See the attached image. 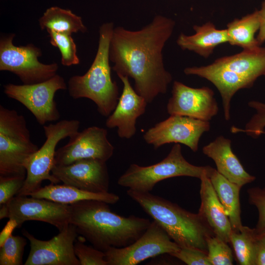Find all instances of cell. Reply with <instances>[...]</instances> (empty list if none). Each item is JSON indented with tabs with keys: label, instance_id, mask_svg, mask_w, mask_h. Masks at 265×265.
<instances>
[{
	"label": "cell",
	"instance_id": "6da1fadb",
	"mask_svg": "<svg viewBox=\"0 0 265 265\" xmlns=\"http://www.w3.org/2000/svg\"><path fill=\"white\" fill-rule=\"evenodd\" d=\"M175 25L172 19L158 15L140 30L114 28L109 51L112 70L118 76L132 79L134 90L148 103L165 94L172 80L164 68L162 51Z\"/></svg>",
	"mask_w": 265,
	"mask_h": 265
},
{
	"label": "cell",
	"instance_id": "7a4b0ae2",
	"mask_svg": "<svg viewBox=\"0 0 265 265\" xmlns=\"http://www.w3.org/2000/svg\"><path fill=\"white\" fill-rule=\"evenodd\" d=\"M109 205L95 200L70 205V224L93 246L104 252L112 247L122 248L132 243L151 223L147 218L115 213Z\"/></svg>",
	"mask_w": 265,
	"mask_h": 265
},
{
	"label": "cell",
	"instance_id": "3957f363",
	"mask_svg": "<svg viewBox=\"0 0 265 265\" xmlns=\"http://www.w3.org/2000/svg\"><path fill=\"white\" fill-rule=\"evenodd\" d=\"M127 193L180 247H195L207 253V239L215 235L198 213L150 192L128 189Z\"/></svg>",
	"mask_w": 265,
	"mask_h": 265
},
{
	"label": "cell",
	"instance_id": "277c9868",
	"mask_svg": "<svg viewBox=\"0 0 265 265\" xmlns=\"http://www.w3.org/2000/svg\"><path fill=\"white\" fill-rule=\"evenodd\" d=\"M114 28L112 22L100 26L98 50L90 67L83 75L72 76L67 82L70 97L91 100L104 117L113 111L119 98V88L112 79L109 64V46Z\"/></svg>",
	"mask_w": 265,
	"mask_h": 265
},
{
	"label": "cell",
	"instance_id": "5b68a950",
	"mask_svg": "<svg viewBox=\"0 0 265 265\" xmlns=\"http://www.w3.org/2000/svg\"><path fill=\"white\" fill-rule=\"evenodd\" d=\"M38 149L24 116L0 105V176H26L25 164Z\"/></svg>",
	"mask_w": 265,
	"mask_h": 265
},
{
	"label": "cell",
	"instance_id": "8992f818",
	"mask_svg": "<svg viewBox=\"0 0 265 265\" xmlns=\"http://www.w3.org/2000/svg\"><path fill=\"white\" fill-rule=\"evenodd\" d=\"M210 167L188 162L182 155L180 144L175 143L168 155L157 163L147 166L131 164L119 178L117 183L131 190L148 192L158 183L166 179L180 176L200 179Z\"/></svg>",
	"mask_w": 265,
	"mask_h": 265
},
{
	"label": "cell",
	"instance_id": "52a82bcc",
	"mask_svg": "<svg viewBox=\"0 0 265 265\" xmlns=\"http://www.w3.org/2000/svg\"><path fill=\"white\" fill-rule=\"evenodd\" d=\"M80 126V122L75 119L62 120L43 126L46 140L26 161V178L23 186L16 195L29 196L41 187L45 180L55 184L60 182L51 174L54 165L56 147L60 140L78 132Z\"/></svg>",
	"mask_w": 265,
	"mask_h": 265
},
{
	"label": "cell",
	"instance_id": "ba28073f",
	"mask_svg": "<svg viewBox=\"0 0 265 265\" xmlns=\"http://www.w3.org/2000/svg\"><path fill=\"white\" fill-rule=\"evenodd\" d=\"M14 33L3 35L0 38V70L16 75L24 84L46 81L57 74L56 63L43 64L40 48L32 44L17 46L13 43Z\"/></svg>",
	"mask_w": 265,
	"mask_h": 265
},
{
	"label": "cell",
	"instance_id": "9c48e42d",
	"mask_svg": "<svg viewBox=\"0 0 265 265\" xmlns=\"http://www.w3.org/2000/svg\"><path fill=\"white\" fill-rule=\"evenodd\" d=\"M4 93L9 98L24 106L41 125L58 120L60 117L54 95L67 89L64 78L56 74L50 79L32 84L8 83L3 85Z\"/></svg>",
	"mask_w": 265,
	"mask_h": 265
},
{
	"label": "cell",
	"instance_id": "30bf717a",
	"mask_svg": "<svg viewBox=\"0 0 265 265\" xmlns=\"http://www.w3.org/2000/svg\"><path fill=\"white\" fill-rule=\"evenodd\" d=\"M180 247L156 221L132 243L122 248L110 247L106 251L108 265H136L159 255L172 254Z\"/></svg>",
	"mask_w": 265,
	"mask_h": 265
},
{
	"label": "cell",
	"instance_id": "8fae6325",
	"mask_svg": "<svg viewBox=\"0 0 265 265\" xmlns=\"http://www.w3.org/2000/svg\"><path fill=\"white\" fill-rule=\"evenodd\" d=\"M22 234L30 247L25 265H80L74 251L79 234L72 224L48 240L37 239L25 229Z\"/></svg>",
	"mask_w": 265,
	"mask_h": 265
},
{
	"label": "cell",
	"instance_id": "7c38bea8",
	"mask_svg": "<svg viewBox=\"0 0 265 265\" xmlns=\"http://www.w3.org/2000/svg\"><path fill=\"white\" fill-rule=\"evenodd\" d=\"M210 129L209 121L187 116L170 115L149 129L143 137L155 149L166 144L175 143L184 144L196 152L202 135Z\"/></svg>",
	"mask_w": 265,
	"mask_h": 265
},
{
	"label": "cell",
	"instance_id": "4fadbf2b",
	"mask_svg": "<svg viewBox=\"0 0 265 265\" xmlns=\"http://www.w3.org/2000/svg\"><path fill=\"white\" fill-rule=\"evenodd\" d=\"M4 205L7 211V218L16 222L17 228L29 220L48 223L59 231L70 224V205L44 198L19 195L15 196Z\"/></svg>",
	"mask_w": 265,
	"mask_h": 265
},
{
	"label": "cell",
	"instance_id": "5bb4252c",
	"mask_svg": "<svg viewBox=\"0 0 265 265\" xmlns=\"http://www.w3.org/2000/svg\"><path fill=\"white\" fill-rule=\"evenodd\" d=\"M103 128L92 126L69 137L67 143L55 152L54 165H66L81 159L107 161L113 155L114 147Z\"/></svg>",
	"mask_w": 265,
	"mask_h": 265
},
{
	"label": "cell",
	"instance_id": "9a60e30c",
	"mask_svg": "<svg viewBox=\"0 0 265 265\" xmlns=\"http://www.w3.org/2000/svg\"><path fill=\"white\" fill-rule=\"evenodd\" d=\"M171 93L166 106L170 115L209 121L218 113V106L214 92L208 87L193 88L174 81Z\"/></svg>",
	"mask_w": 265,
	"mask_h": 265
},
{
	"label": "cell",
	"instance_id": "2e32d148",
	"mask_svg": "<svg viewBox=\"0 0 265 265\" xmlns=\"http://www.w3.org/2000/svg\"><path fill=\"white\" fill-rule=\"evenodd\" d=\"M106 162L81 159L69 165H54L51 173L64 184L93 193L107 192L109 176Z\"/></svg>",
	"mask_w": 265,
	"mask_h": 265
},
{
	"label": "cell",
	"instance_id": "e0dca14e",
	"mask_svg": "<svg viewBox=\"0 0 265 265\" xmlns=\"http://www.w3.org/2000/svg\"><path fill=\"white\" fill-rule=\"evenodd\" d=\"M118 77L123 84L122 92L115 109L107 117L106 125L109 129L117 127L120 137L129 139L135 134L136 120L145 113L148 103L132 86L128 77Z\"/></svg>",
	"mask_w": 265,
	"mask_h": 265
},
{
	"label": "cell",
	"instance_id": "ac0fdd59",
	"mask_svg": "<svg viewBox=\"0 0 265 265\" xmlns=\"http://www.w3.org/2000/svg\"><path fill=\"white\" fill-rule=\"evenodd\" d=\"M187 75H196L211 82L219 92L222 100L224 118H230V103L239 90L250 88L254 82L249 79L213 63L207 66L187 67L184 70Z\"/></svg>",
	"mask_w": 265,
	"mask_h": 265
},
{
	"label": "cell",
	"instance_id": "d6986e66",
	"mask_svg": "<svg viewBox=\"0 0 265 265\" xmlns=\"http://www.w3.org/2000/svg\"><path fill=\"white\" fill-rule=\"evenodd\" d=\"M204 154L215 162L217 171L230 182L242 187L256 178L247 172L231 148V141L223 136L217 137L202 148Z\"/></svg>",
	"mask_w": 265,
	"mask_h": 265
},
{
	"label": "cell",
	"instance_id": "ffe728a7",
	"mask_svg": "<svg viewBox=\"0 0 265 265\" xmlns=\"http://www.w3.org/2000/svg\"><path fill=\"white\" fill-rule=\"evenodd\" d=\"M211 168L200 178L201 206L198 213L215 236L230 243L232 231L231 222L207 175Z\"/></svg>",
	"mask_w": 265,
	"mask_h": 265
},
{
	"label": "cell",
	"instance_id": "44dd1931",
	"mask_svg": "<svg viewBox=\"0 0 265 265\" xmlns=\"http://www.w3.org/2000/svg\"><path fill=\"white\" fill-rule=\"evenodd\" d=\"M193 28L195 32L194 34L186 35L182 33L177 40L178 45L183 50L192 51L208 58L217 46L228 42L226 29H217L211 22L202 26L194 25Z\"/></svg>",
	"mask_w": 265,
	"mask_h": 265
},
{
	"label": "cell",
	"instance_id": "7402d4cb",
	"mask_svg": "<svg viewBox=\"0 0 265 265\" xmlns=\"http://www.w3.org/2000/svg\"><path fill=\"white\" fill-rule=\"evenodd\" d=\"M29 196L67 205L86 200H95L114 204L119 200V196L113 193H93L64 184L51 183L41 187Z\"/></svg>",
	"mask_w": 265,
	"mask_h": 265
},
{
	"label": "cell",
	"instance_id": "603a6c76",
	"mask_svg": "<svg viewBox=\"0 0 265 265\" xmlns=\"http://www.w3.org/2000/svg\"><path fill=\"white\" fill-rule=\"evenodd\" d=\"M216 65L236 72L253 82L261 76L265 77V47L243 50L237 54L216 59Z\"/></svg>",
	"mask_w": 265,
	"mask_h": 265
},
{
	"label": "cell",
	"instance_id": "cb8c5ba5",
	"mask_svg": "<svg viewBox=\"0 0 265 265\" xmlns=\"http://www.w3.org/2000/svg\"><path fill=\"white\" fill-rule=\"evenodd\" d=\"M207 175L229 218L232 230L239 231L243 227L239 202V191L241 187L229 181L212 167Z\"/></svg>",
	"mask_w": 265,
	"mask_h": 265
},
{
	"label": "cell",
	"instance_id": "d4e9b609",
	"mask_svg": "<svg viewBox=\"0 0 265 265\" xmlns=\"http://www.w3.org/2000/svg\"><path fill=\"white\" fill-rule=\"evenodd\" d=\"M260 27L258 10L241 18H236L227 25L228 43L232 46L242 48L243 50H253L261 46L255 34Z\"/></svg>",
	"mask_w": 265,
	"mask_h": 265
},
{
	"label": "cell",
	"instance_id": "484cf974",
	"mask_svg": "<svg viewBox=\"0 0 265 265\" xmlns=\"http://www.w3.org/2000/svg\"><path fill=\"white\" fill-rule=\"evenodd\" d=\"M39 25L41 30H52L70 35L78 32L84 33L87 30L81 17L70 9L58 6L47 8L39 18Z\"/></svg>",
	"mask_w": 265,
	"mask_h": 265
},
{
	"label": "cell",
	"instance_id": "4316f807",
	"mask_svg": "<svg viewBox=\"0 0 265 265\" xmlns=\"http://www.w3.org/2000/svg\"><path fill=\"white\" fill-rule=\"evenodd\" d=\"M256 241L255 228L243 226L238 232L232 230L230 243L239 265H255Z\"/></svg>",
	"mask_w": 265,
	"mask_h": 265
},
{
	"label": "cell",
	"instance_id": "83f0119b",
	"mask_svg": "<svg viewBox=\"0 0 265 265\" xmlns=\"http://www.w3.org/2000/svg\"><path fill=\"white\" fill-rule=\"evenodd\" d=\"M50 37V43L57 47L61 54V63L65 66L79 64L77 46L71 35L47 30Z\"/></svg>",
	"mask_w": 265,
	"mask_h": 265
},
{
	"label": "cell",
	"instance_id": "f1b7e54d",
	"mask_svg": "<svg viewBox=\"0 0 265 265\" xmlns=\"http://www.w3.org/2000/svg\"><path fill=\"white\" fill-rule=\"evenodd\" d=\"M26 239L11 235L0 246V265H23V256Z\"/></svg>",
	"mask_w": 265,
	"mask_h": 265
},
{
	"label": "cell",
	"instance_id": "f546056e",
	"mask_svg": "<svg viewBox=\"0 0 265 265\" xmlns=\"http://www.w3.org/2000/svg\"><path fill=\"white\" fill-rule=\"evenodd\" d=\"M228 243L215 236L207 238V254L211 265H233L232 251Z\"/></svg>",
	"mask_w": 265,
	"mask_h": 265
},
{
	"label": "cell",
	"instance_id": "4dcf8cb0",
	"mask_svg": "<svg viewBox=\"0 0 265 265\" xmlns=\"http://www.w3.org/2000/svg\"><path fill=\"white\" fill-rule=\"evenodd\" d=\"M85 238L80 236L74 244L75 253L80 265H108L106 260L105 252L94 246L85 245Z\"/></svg>",
	"mask_w": 265,
	"mask_h": 265
},
{
	"label": "cell",
	"instance_id": "1f68e13d",
	"mask_svg": "<svg viewBox=\"0 0 265 265\" xmlns=\"http://www.w3.org/2000/svg\"><path fill=\"white\" fill-rule=\"evenodd\" d=\"M248 106L256 110V113L246 124L243 129L234 128L235 133L243 132L256 138L264 133L265 128V104L256 101H251Z\"/></svg>",
	"mask_w": 265,
	"mask_h": 265
},
{
	"label": "cell",
	"instance_id": "d6a6232c",
	"mask_svg": "<svg viewBox=\"0 0 265 265\" xmlns=\"http://www.w3.org/2000/svg\"><path fill=\"white\" fill-rule=\"evenodd\" d=\"M26 176H0V206L16 196L24 186Z\"/></svg>",
	"mask_w": 265,
	"mask_h": 265
},
{
	"label": "cell",
	"instance_id": "836d02e7",
	"mask_svg": "<svg viewBox=\"0 0 265 265\" xmlns=\"http://www.w3.org/2000/svg\"><path fill=\"white\" fill-rule=\"evenodd\" d=\"M170 255L188 265H211L207 253L197 248L180 247Z\"/></svg>",
	"mask_w": 265,
	"mask_h": 265
},
{
	"label": "cell",
	"instance_id": "e575fe53",
	"mask_svg": "<svg viewBox=\"0 0 265 265\" xmlns=\"http://www.w3.org/2000/svg\"><path fill=\"white\" fill-rule=\"evenodd\" d=\"M249 203L257 208L258 219L256 228H265V188L252 187L247 190Z\"/></svg>",
	"mask_w": 265,
	"mask_h": 265
},
{
	"label": "cell",
	"instance_id": "d590c367",
	"mask_svg": "<svg viewBox=\"0 0 265 265\" xmlns=\"http://www.w3.org/2000/svg\"><path fill=\"white\" fill-rule=\"evenodd\" d=\"M260 17V27L256 39L260 46L265 42V0L261 4V8L258 10Z\"/></svg>",
	"mask_w": 265,
	"mask_h": 265
},
{
	"label": "cell",
	"instance_id": "8d00e7d4",
	"mask_svg": "<svg viewBox=\"0 0 265 265\" xmlns=\"http://www.w3.org/2000/svg\"><path fill=\"white\" fill-rule=\"evenodd\" d=\"M255 265H265V242L257 238Z\"/></svg>",
	"mask_w": 265,
	"mask_h": 265
},
{
	"label": "cell",
	"instance_id": "74e56055",
	"mask_svg": "<svg viewBox=\"0 0 265 265\" xmlns=\"http://www.w3.org/2000/svg\"><path fill=\"white\" fill-rule=\"evenodd\" d=\"M17 228L16 222L12 219L9 220L5 225L0 234V246H1L5 240L12 235V232L15 228Z\"/></svg>",
	"mask_w": 265,
	"mask_h": 265
},
{
	"label": "cell",
	"instance_id": "f35d334b",
	"mask_svg": "<svg viewBox=\"0 0 265 265\" xmlns=\"http://www.w3.org/2000/svg\"><path fill=\"white\" fill-rule=\"evenodd\" d=\"M255 231L256 238L265 242V228L257 229L255 228Z\"/></svg>",
	"mask_w": 265,
	"mask_h": 265
}]
</instances>
